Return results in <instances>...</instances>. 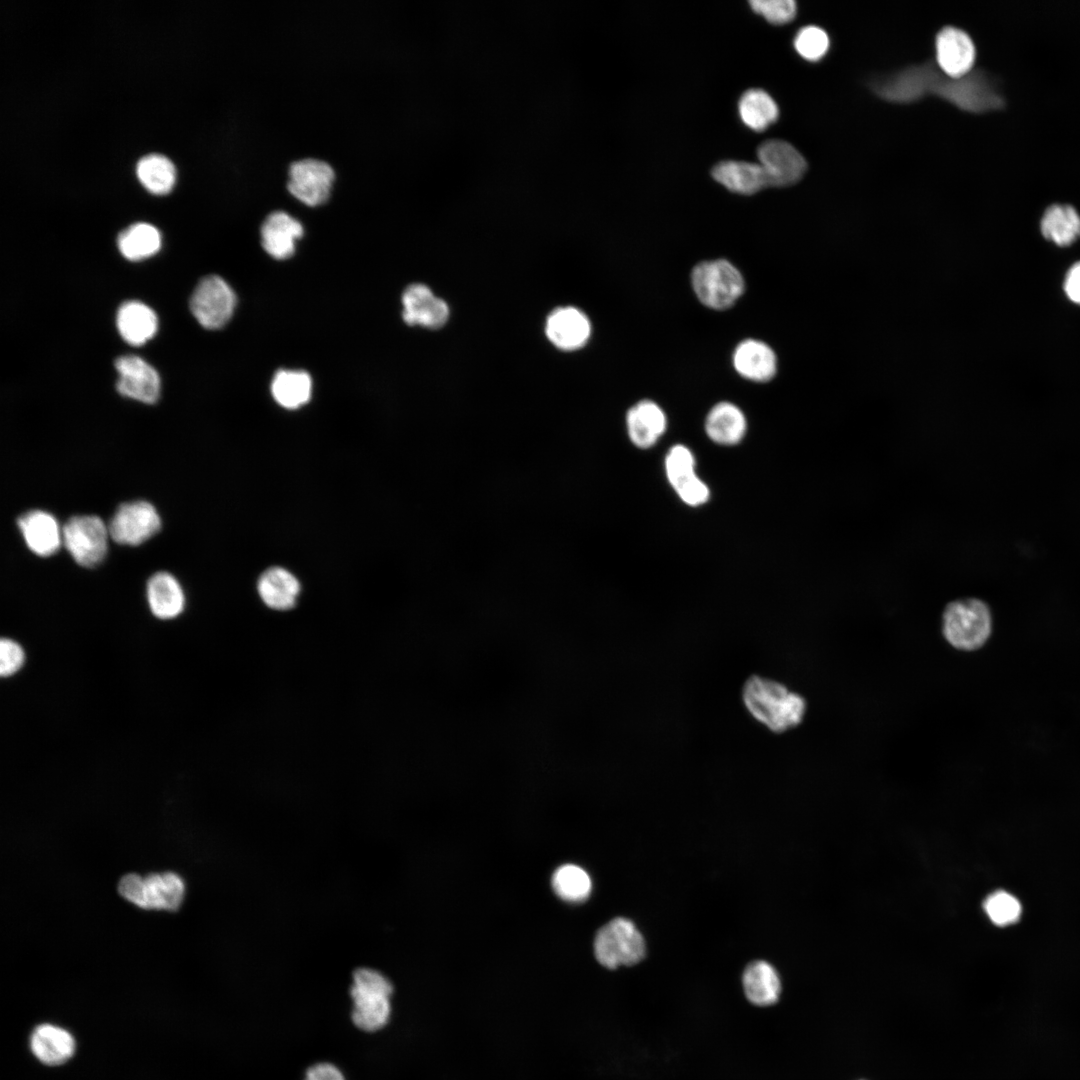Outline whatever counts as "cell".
<instances>
[{
	"label": "cell",
	"instance_id": "8fae6325",
	"mask_svg": "<svg viewBox=\"0 0 1080 1080\" xmlns=\"http://www.w3.org/2000/svg\"><path fill=\"white\" fill-rule=\"evenodd\" d=\"M161 526L160 517L155 507L146 501H133L118 507L110 520V537L123 545H140L153 535Z\"/></svg>",
	"mask_w": 1080,
	"mask_h": 1080
},
{
	"label": "cell",
	"instance_id": "4316f807",
	"mask_svg": "<svg viewBox=\"0 0 1080 1080\" xmlns=\"http://www.w3.org/2000/svg\"><path fill=\"white\" fill-rule=\"evenodd\" d=\"M147 600L154 616L165 620L180 615L185 606L183 589L168 572H158L149 579Z\"/></svg>",
	"mask_w": 1080,
	"mask_h": 1080
},
{
	"label": "cell",
	"instance_id": "d6986e66",
	"mask_svg": "<svg viewBox=\"0 0 1080 1080\" xmlns=\"http://www.w3.org/2000/svg\"><path fill=\"white\" fill-rule=\"evenodd\" d=\"M303 232V226L296 218L285 211H273L261 226L262 246L273 258L287 259L293 255L295 242Z\"/></svg>",
	"mask_w": 1080,
	"mask_h": 1080
},
{
	"label": "cell",
	"instance_id": "5b68a950",
	"mask_svg": "<svg viewBox=\"0 0 1080 1080\" xmlns=\"http://www.w3.org/2000/svg\"><path fill=\"white\" fill-rule=\"evenodd\" d=\"M933 94L971 113L992 112L1006 105L995 82L979 70H972L960 78L940 77Z\"/></svg>",
	"mask_w": 1080,
	"mask_h": 1080
},
{
	"label": "cell",
	"instance_id": "e0dca14e",
	"mask_svg": "<svg viewBox=\"0 0 1080 1080\" xmlns=\"http://www.w3.org/2000/svg\"><path fill=\"white\" fill-rule=\"evenodd\" d=\"M403 320L430 329L442 327L449 316L447 304L423 284L408 286L402 295Z\"/></svg>",
	"mask_w": 1080,
	"mask_h": 1080
},
{
	"label": "cell",
	"instance_id": "44dd1931",
	"mask_svg": "<svg viewBox=\"0 0 1080 1080\" xmlns=\"http://www.w3.org/2000/svg\"><path fill=\"white\" fill-rule=\"evenodd\" d=\"M546 334L558 348L575 350L589 339L591 324L587 316L577 308H559L548 317Z\"/></svg>",
	"mask_w": 1080,
	"mask_h": 1080
},
{
	"label": "cell",
	"instance_id": "d590c367",
	"mask_svg": "<svg viewBox=\"0 0 1080 1080\" xmlns=\"http://www.w3.org/2000/svg\"><path fill=\"white\" fill-rule=\"evenodd\" d=\"M984 910L992 923L997 926H1007L1020 918L1022 907L1015 896L999 890L985 899Z\"/></svg>",
	"mask_w": 1080,
	"mask_h": 1080
},
{
	"label": "cell",
	"instance_id": "7c38bea8",
	"mask_svg": "<svg viewBox=\"0 0 1080 1080\" xmlns=\"http://www.w3.org/2000/svg\"><path fill=\"white\" fill-rule=\"evenodd\" d=\"M334 177L333 167L328 162L303 158L291 163L287 187L303 203L316 206L328 199Z\"/></svg>",
	"mask_w": 1080,
	"mask_h": 1080
},
{
	"label": "cell",
	"instance_id": "836d02e7",
	"mask_svg": "<svg viewBox=\"0 0 1080 1080\" xmlns=\"http://www.w3.org/2000/svg\"><path fill=\"white\" fill-rule=\"evenodd\" d=\"M137 176L152 193L163 194L174 185L176 171L173 163L161 154H149L137 163Z\"/></svg>",
	"mask_w": 1080,
	"mask_h": 1080
},
{
	"label": "cell",
	"instance_id": "4dcf8cb0",
	"mask_svg": "<svg viewBox=\"0 0 1080 1080\" xmlns=\"http://www.w3.org/2000/svg\"><path fill=\"white\" fill-rule=\"evenodd\" d=\"M275 401L288 409L306 404L312 392V380L305 371L279 370L271 383Z\"/></svg>",
	"mask_w": 1080,
	"mask_h": 1080
},
{
	"label": "cell",
	"instance_id": "7a4b0ae2",
	"mask_svg": "<svg viewBox=\"0 0 1080 1080\" xmlns=\"http://www.w3.org/2000/svg\"><path fill=\"white\" fill-rule=\"evenodd\" d=\"M392 994L393 985L381 972L372 968L355 970L350 988L354 1025L365 1032L384 1028L392 1014Z\"/></svg>",
	"mask_w": 1080,
	"mask_h": 1080
},
{
	"label": "cell",
	"instance_id": "9a60e30c",
	"mask_svg": "<svg viewBox=\"0 0 1080 1080\" xmlns=\"http://www.w3.org/2000/svg\"><path fill=\"white\" fill-rule=\"evenodd\" d=\"M119 374L118 392L146 404L155 403L160 395V377L157 371L142 358L125 355L116 359Z\"/></svg>",
	"mask_w": 1080,
	"mask_h": 1080
},
{
	"label": "cell",
	"instance_id": "2e32d148",
	"mask_svg": "<svg viewBox=\"0 0 1080 1080\" xmlns=\"http://www.w3.org/2000/svg\"><path fill=\"white\" fill-rule=\"evenodd\" d=\"M937 65L948 78H960L973 70L976 48L971 37L955 27L943 28L936 37Z\"/></svg>",
	"mask_w": 1080,
	"mask_h": 1080
},
{
	"label": "cell",
	"instance_id": "f546056e",
	"mask_svg": "<svg viewBox=\"0 0 1080 1080\" xmlns=\"http://www.w3.org/2000/svg\"><path fill=\"white\" fill-rule=\"evenodd\" d=\"M30 1045L36 1058L46 1065L66 1062L75 1050L73 1036L51 1024L39 1025L32 1033Z\"/></svg>",
	"mask_w": 1080,
	"mask_h": 1080
},
{
	"label": "cell",
	"instance_id": "8d00e7d4",
	"mask_svg": "<svg viewBox=\"0 0 1080 1080\" xmlns=\"http://www.w3.org/2000/svg\"><path fill=\"white\" fill-rule=\"evenodd\" d=\"M794 47L802 58L816 62L827 53L829 37L823 29L817 26H806L797 33L794 39Z\"/></svg>",
	"mask_w": 1080,
	"mask_h": 1080
},
{
	"label": "cell",
	"instance_id": "6da1fadb",
	"mask_svg": "<svg viewBox=\"0 0 1080 1080\" xmlns=\"http://www.w3.org/2000/svg\"><path fill=\"white\" fill-rule=\"evenodd\" d=\"M742 699L751 716L774 733L797 727L807 709L801 695L777 681L757 675L744 683Z\"/></svg>",
	"mask_w": 1080,
	"mask_h": 1080
},
{
	"label": "cell",
	"instance_id": "3957f363",
	"mask_svg": "<svg viewBox=\"0 0 1080 1080\" xmlns=\"http://www.w3.org/2000/svg\"><path fill=\"white\" fill-rule=\"evenodd\" d=\"M992 632L989 607L975 598L949 603L942 615V634L955 649L974 651L981 648Z\"/></svg>",
	"mask_w": 1080,
	"mask_h": 1080
},
{
	"label": "cell",
	"instance_id": "ba28073f",
	"mask_svg": "<svg viewBox=\"0 0 1080 1080\" xmlns=\"http://www.w3.org/2000/svg\"><path fill=\"white\" fill-rule=\"evenodd\" d=\"M108 527L97 516L71 517L62 528L63 544L73 559L83 567H94L107 553Z\"/></svg>",
	"mask_w": 1080,
	"mask_h": 1080
},
{
	"label": "cell",
	"instance_id": "52a82bcc",
	"mask_svg": "<svg viewBox=\"0 0 1080 1080\" xmlns=\"http://www.w3.org/2000/svg\"><path fill=\"white\" fill-rule=\"evenodd\" d=\"M646 952L645 941L628 919L615 918L601 927L594 939V954L604 967L616 969L640 962Z\"/></svg>",
	"mask_w": 1080,
	"mask_h": 1080
},
{
	"label": "cell",
	"instance_id": "7402d4cb",
	"mask_svg": "<svg viewBox=\"0 0 1080 1080\" xmlns=\"http://www.w3.org/2000/svg\"><path fill=\"white\" fill-rule=\"evenodd\" d=\"M627 432L638 448L652 447L665 433L667 418L662 408L652 400H641L626 415Z\"/></svg>",
	"mask_w": 1080,
	"mask_h": 1080
},
{
	"label": "cell",
	"instance_id": "603a6c76",
	"mask_svg": "<svg viewBox=\"0 0 1080 1080\" xmlns=\"http://www.w3.org/2000/svg\"><path fill=\"white\" fill-rule=\"evenodd\" d=\"M712 176L728 190L743 195L770 187L768 176L759 163L723 161L713 168Z\"/></svg>",
	"mask_w": 1080,
	"mask_h": 1080
},
{
	"label": "cell",
	"instance_id": "d4e9b609",
	"mask_svg": "<svg viewBox=\"0 0 1080 1080\" xmlns=\"http://www.w3.org/2000/svg\"><path fill=\"white\" fill-rule=\"evenodd\" d=\"M1040 232L1057 246H1069L1080 238V214L1070 204L1053 203L1041 216Z\"/></svg>",
	"mask_w": 1080,
	"mask_h": 1080
},
{
	"label": "cell",
	"instance_id": "83f0119b",
	"mask_svg": "<svg viewBox=\"0 0 1080 1080\" xmlns=\"http://www.w3.org/2000/svg\"><path fill=\"white\" fill-rule=\"evenodd\" d=\"M742 985L748 1001L760 1007L775 1004L781 994V981L777 971L762 960L754 961L745 968Z\"/></svg>",
	"mask_w": 1080,
	"mask_h": 1080
},
{
	"label": "cell",
	"instance_id": "4fadbf2b",
	"mask_svg": "<svg viewBox=\"0 0 1080 1080\" xmlns=\"http://www.w3.org/2000/svg\"><path fill=\"white\" fill-rule=\"evenodd\" d=\"M759 164L765 170L770 187L796 184L807 170L802 154L790 143L773 139L763 142L757 151Z\"/></svg>",
	"mask_w": 1080,
	"mask_h": 1080
},
{
	"label": "cell",
	"instance_id": "277c9868",
	"mask_svg": "<svg viewBox=\"0 0 1080 1080\" xmlns=\"http://www.w3.org/2000/svg\"><path fill=\"white\" fill-rule=\"evenodd\" d=\"M691 284L699 301L714 310L730 308L745 290L742 274L726 259L697 264L691 273Z\"/></svg>",
	"mask_w": 1080,
	"mask_h": 1080
},
{
	"label": "cell",
	"instance_id": "ab89813d",
	"mask_svg": "<svg viewBox=\"0 0 1080 1080\" xmlns=\"http://www.w3.org/2000/svg\"><path fill=\"white\" fill-rule=\"evenodd\" d=\"M304 1080H345L342 1072L331 1063H316L305 1072Z\"/></svg>",
	"mask_w": 1080,
	"mask_h": 1080
},
{
	"label": "cell",
	"instance_id": "cb8c5ba5",
	"mask_svg": "<svg viewBox=\"0 0 1080 1080\" xmlns=\"http://www.w3.org/2000/svg\"><path fill=\"white\" fill-rule=\"evenodd\" d=\"M747 428V421L742 410L727 401L714 405L705 419V431L715 443L725 446L739 443Z\"/></svg>",
	"mask_w": 1080,
	"mask_h": 1080
},
{
	"label": "cell",
	"instance_id": "484cf974",
	"mask_svg": "<svg viewBox=\"0 0 1080 1080\" xmlns=\"http://www.w3.org/2000/svg\"><path fill=\"white\" fill-rule=\"evenodd\" d=\"M121 337L129 344L139 346L150 340L158 328L155 312L139 301L123 303L116 316Z\"/></svg>",
	"mask_w": 1080,
	"mask_h": 1080
},
{
	"label": "cell",
	"instance_id": "f35d334b",
	"mask_svg": "<svg viewBox=\"0 0 1080 1080\" xmlns=\"http://www.w3.org/2000/svg\"><path fill=\"white\" fill-rule=\"evenodd\" d=\"M25 662V653L21 645L12 639L3 638L0 642V674L9 677L18 672Z\"/></svg>",
	"mask_w": 1080,
	"mask_h": 1080
},
{
	"label": "cell",
	"instance_id": "30bf717a",
	"mask_svg": "<svg viewBox=\"0 0 1080 1080\" xmlns=\"http://www.w3.org/2000/svg\"><path fill=\"white\" fill-rule=\"evenodd\" d=\"M939 78V73L931 65H916L875 80L871 87L879 97L887 101L910 103L928 93L933 94Z\"/></svg>",
	"mask_w": 1080,
	"mask_h": 1080
},
{
	"label": "cell",
	"instance_id": "60d3db41",
	"mask_svg": "<svg viewBox=\"0 0 1080 1080\" xmlns=\"http://www.w3.org/2000/svg\"><path fill=\"white\" fill-rule=\"evenodd\" d=\"M1064 291L1072 302L1080 304V261L1074 263L1067 271L1064 279Z\"/></svg>",
	"mask_w": 1080,
	"mask_h": 1080
},
{
	"label": "cell",
	"instance_id": "e575fe53",
	"mask_svg": "<svg viewBox=\"0 0 1080 1080\" xmlns=\"http://www.w3.org/2000/svg\"><path fill=\"white\" fill-rule=\"evenodd\" d=\"M551 883L557 896L568 902L584 901L592 889L587 872L573 864H565L556 869Z\"/></svg>",
	"mask_w": 1080,
	"mask_h": 1080
},
{
	"label": "cell",
	"instance_id": "d6a6232c",
	"mask_svg": "<svg viewBox=\"0 0 1080 1080\" xmlns=\"http://www.w3.org/2000/svg\"><path fill=\"white\" fill-rule=\"evenodd\" d=\"M739 114L743 123L755 131H763L774 123L779 114L776 102L761 89L746 91L739 101Z\"/></svg>",
	"mask_w": 1080,
	"mask_h": 1080
},
{
	"label": "cell",
	"instance_id": "1f68e13d",
	"mask_svg": "<svg viewBox=\"0 0 1080 1080\" xmlns=\"http://www.w3.org/2000/svg\"><path fill=\"white\" fill-rule=\"evenodd\" d=\"M121 254L131 261H139L156 254L161 247V235L148 223H135L123 230L117 239Z\"/></svg>",
	"mask_w": 1080,
	"mask_h": 1080
},
{
	"label": "cell",
	"instance_id": "8992f818",
	"mask_svg": "<svg viewBox=\"0 0 1080 1080\" xmlns=\"http://www.w3.org/2000/svg\"><path fill=\"white\" fill-rule=\"evenodd\" d=\"M121 896L143 909L176 911L184 897V882L173 872L151 873L146 877L127 874L119 882Z\"/></svg>",
	"mask_w": 1080,
	"mask_h": 1080
},
{
	"label": "cell",
	"instance_id": "5bb4252c",
	"mask_svg": "<svg viewBox=\"0 0 1080 1080\" xmlns=\"http://www.w3.org/2000/svg\"><path fill=\"white\" fill-rule=\"evenodd\" d=\"M696 461L691 450L681 444L670 448L665 458L666 476L680 499L689 506L706 503L708 486L697 476Z\"/></svg>",
	"mask_w": 1080,
	"mask_h": 1080
},
{
	"label": "cell",
	"instance_id": "ac0fdd59",
	"mask_svg": "<svg viewBox=\"0 0 1080 1080\" xmlns=\"http://www.w3.org/2000/svg\"><path fill=\"white\" fill-rule=\"evenodd\" d=\"M732 363L741 377L757 383L770 381L777 372V357L774 350L757 339L748 338L741 341L733 352Z\"/></svg>",
	"mask_w": 1080,
	"mask_h": 1080
},
{
	"label": "cell",
	"instance_id": "9c48e42d",
	"mask_svg": "<svg viewBox=\"0 0 1080 1080\" xmlns=\"http://www.w3.org/2000/svg\"><path fill=\"white\" fill-rule=\"evenodd\" d=\"M236 296L224 279L217 275L203 278L190 299V309L206 329H219L232 317Z\"/></svg>",
	"mask_w": 1080,
	"mask_h": 1080
},
{
	"label": "cell",
	"instance_id": "f1b7e54d",
	"mask_svg": "<svg viewBox=\"0 0 1080 1080\" xmlns=\"http://www.w3.org/2000/svg\"><path fill=\"white\" fill-rule=\"evenodd\" d=\"M257 589L266 606L275 610H288L296 604L300 593V583L286 569L272 567L261 575Z\"/></svg>",
	"mask_w": 1080,
	"mask_h": 1080
},
{
	"label": "cell",
	"instance_id": "ffe728a7",
	"mask_svg": "<svg viewBox=\"0 0 1080 1080\" xmlns=\"http://www.w3.org/2000/svg\"><path fill=\"white\" fill-rule=\"evenodd\" d=\"M18 527L28 548L38 556L47 557L58 551L62 530L55 517L42 510H32L18 519Z\"/></svg>",
	"mask_w": 1080,
	"mask_h": 1080
},
{
	"label": "cell",
	"instance_id": "74e56055",
	"mask_svg": "<svg viewBox=\"0 0 1080 1080\" xmlns=\"http://www.w3.org/2000/svg\"><path fill=\"white\" fill-rule=\"evenodd\" d=\"M751 8L768 22L782 25L794 19L797 11L793 0H753Z\"/></svg>",
	"mask_w": 1080,
	"mask_h": 1080
}]
</instances>
